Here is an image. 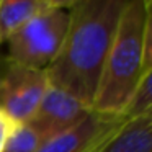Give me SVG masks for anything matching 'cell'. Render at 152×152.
Segmentation results:
<instances>
[{"instance_id":"cell-8","label":"cell","mask_w":152,"mask_h":152,"mask_svg":"<svg viewBox=\"0 0 152 152\" xmlns=\"http://www.w3.org/2000/svg\"><path fill=\"white\" fill-rule=\"evenodd\" d=\"M53 8L46 0H0V44L34 17Z\"/></svg>"},{"instance_id":"cell-4","label":"cell","mask_w":152,"mask_h":152,"mask_svg":"<svg viewBox=\"0 0 152 152\" xmlns=\"http://www.w3.org/2000/svg\"><path fill=\"white\" fill-rule=\"evenodd\" d=\"M48 87L44 70L7 62V69L0 74V108L15 121L26 123L36 111Z\"/></svg>"},{"instance_id":"cell-12","label":"cell","mask_w":152,"mask_h":152,"mask_svg":"<svg viewBox=\"0 0 152 152\" xmlns=\"http://www.w3.org/2000/svg\"><path fill=\"white\" fill-rule=\"evenodd\" d=\"M142 67L144 70L152 69V18L145 25L142 38Z\"/></svg>"},{"instance_id":"cell-13","label":"cell","mask_w":152,"mask_h":152,"mask_svg":"<svg viewBox=\"0 0 152 152\" xmlns=\"http://www.w3.org/2000/svg\"><path fill=\"white\" fill-rule=\"evenodd\" d=\"M80 0H46V4L53 10H67L72 8L75 4H79Z\"/></svg>"},{"instance_id":"cell-7","label":"cell","mask_w":152,"mask_h":152,"mask_svg":"<svg viewBox=\"0 0 152 152\" xmlns=\"http://www.w3.org/2000/svg\"><path fill=\"white\" fill-rule=\"evenodd\" d=\"M98 152H152V113L126 121Z\"/></svg>"},{"instance_id":"cell-10","label":"cell","mask_w":152,"mask_h":152,"mask_svg":"<svg viewBox=\"0 0 152 152\" xmlns=\"http://www.w3.org/2000/svg\"><path fill=\"white\" fill-rule=\"evenodd\" d=\"M43 144V136L33 126L28 123H18L2 152H38Z\"/></svg>"},{"instance_id":"cell-6","label":"cell","mask_w":152,"mask_h":152,"mask_svg":"<svg viewBox=\"0 0 152 152\" xmlns=\"http://www.w3.org/2000/svg\"><path fill=\"white\" fill-rule=\"evenodd\" d=\"M90 111L92 108L77 100L75 96L69 95L57 87L49 85L36 111L26 123L33 126L46 142L48 139L79 124Z\"/></svg>"},{"instance_id":"cell-2","label":"cell","mask_w":152,"mask_h":152,"mask_svg":"<svg viewBox=\"0 0 152 152\" xmlns=\"http://www.w3.org/2000/svg\"><path fill=\"white\" fill-rule=\"evenodd\" d=\"M149 20L151 7L144 0H129L126 4L103 64L92 110L121 116L141 75L145 72L142 67V38Z\"/></svg>"},{"instance_id":"cell-11","label":"cell","mask_w":152,"mask_h":152,"mask_svg":"<svg viewBox=\"0 0 152 152\" xmlns=\"http://www.w3.org/2000/svg\"><path fill=\"white\" fill-rule=\"evenodd\" d=\"M17 126H18V121H15L5 110L0 108V152L4 151L8 137L12 136V132L15 131Z\"/></svg>"},{"instance_id":"cell-14","label":"cell","mask_w":152,"mask_h":152,"mask_svg":"<svg viewBox=\"0 0 152 152\" xmlns=\"http://www.w3.org/2000/svg\"><path fill=\"white\" fill-rule=\"evenodd\" d=\"M151 2H152V0H144V4L147 5V7H151Z\"/></svg>"},{"instance_id":"cell-3","label":"cell","mask_w":152,"mask_h":152,"mask_svg":"<svg viewBox=\"0 0 152 152\" xmlns=\"http://www.w3.org/2000/svg\"><path fill=\"white\" fill-rule=\"evenodd\" d=\"M69 26L67 10H48L8 38V62L46 70L57 56Z\"/></svg>"},{"instance_id":"cell-1","label":"cell","mask_w":152,"mask_h":152,"mask_svg":"<svg viewBox=\"0 0 152 152\" xmlns=\"http://www.w3.org/2000/svg\"><path fill=\"white\" fill-rule=\"evenodd\" d=\"M129 0H80L69 12V26L46 72L49 85L92 108L119 18Z\"/></svg>"},{"instance_id":"cell-9","label":"cell","mask_w":152,"mask_h":152,"mask_svg":"<svg viewBox=\"0 0 152 152\" xmlns=\"http://www.w3.org/2000/svg\"><path fill=\"white\" fill-rule=\"evenodd\" d=\"M152 69L145 70L139 79V83L136 85L134 92L131 93L128 103H126L124 110H123L121 116L129 121V119H136L141 116L151 115L152 113Z\"/></svg>"},{"instance_id":"cell-5","label":"cell","mask_w":152,"mask_h":152,"mask_svg":"<svg viewBox=\"0 0 152 152\" xmlns=\"http://www.w3.org/2000/svg\"><path fill=\"white\" fill-rule=\"evenodd\" d=\"M124 123L123 116L92 110L79 124L48 139L38 152H98Z\"/></svg>"}]
</instances>
